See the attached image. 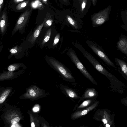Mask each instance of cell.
Returning a JSON list of instances; mask_svg holds the SVG:
<instances>
[{
	"label": "cell",
	"mask_w": 127,
	"mask_h": 127,
	"mask_svg": "<svg viewBox=\"0 0 127 127\" xmlns=\"http://www.w3.org/2000/svg\"><path fill=\"white\" fill-rule=\"evenodd\" d=\"M6 119L9 123L12 124L17 123L20 119L19 116L14 113H12L9 114L6 117Z\"/></svg>",
	"instance_id": "obj_12"
},
{
	"label": "cell",
	"mask_w": 127,
	"mask_h": 127,
	"mask_svg": "<svg viewBox=\"0 0 127 127\" xmlns=\"http://www.w3.org/2000/svg\"><path fill=\"white\" fill-rule=\"evenodd\" d=\"M49 60L51 65L65 78L68 79L73 78L71 74L60 62L51 58L49 59Z\"/></svg>",
	"instance_id": "obj_7"
},
{
	"label": "cell",
	"mask_w": 127,
	"mask_h": 127,
	"mask_svg": "<svg viewBox=\"0 0 127 127\" xmlns=\"http://www.w3.org/2000/svg\"><path fill=\"white\" fill-rule=\"evenodd\" d=\"M15 74L13 71H8L0 74V81L10 79L13 77Z\"/></svg>",
	"instance_id": "obj_15"
},
{
	"label": "cell",
	"mask_w": 127,
	"mask_h": 127,
	"mask_svg": "<svg viewBox=\"0 0 127 127\" xmlns=\"http://www.w3.org/2000/svg\"><path fill=\"white\" fill-rule=\"evenodd\" d=\"M2 4H1L0 5V9L1 7L2 6Z\"/></svg>",
	"instance_id": "obj_34"
},
{
	"label": "cell",
	"mask_w": 127,
	"mask_h": 127,
	"mask_svg": "<svg viewBox=\"0 0 127 127\" xmlns=\"http://www.w3.org/2000/svg\"><path fill=\"white\" fill-rule=\"evenodd\" d=\"M29 2V0H27L22 2L19 4L16 7L17 10H21L26 7Z\"/></svg>",
	"instance_id": "obj_21"
},
{
	"label": "cell",
	"mask_w": 127,
	"mask_h": 127,
	"mask_svg": "<svg viewBox=\"0 0 127 127\" xmlns=\"http://www.w3.org/2000/svg\"><path fill=\"white\" fill-rule=\"evenodd\" d=\"M22 65L19 63H16L10 65L8 67V71H13L18 69Z\"/></svg>",
	"instance_id": "obj_19"
},
{
	"label": "cell",
	"mask_w": 127,
	"mask_h": 127,
	"mask_svg": "<svg viewBox=\"0 0 127 127\" xmlns=\"http://www.w3.org/2000/svg\"><path fill=\"white\" fill-rule=\"evenodd\" d=\"M31 121V126L32 127H35V124L34 122L32 121V117L30 116Z\"/></svg>",
	"instance_id": "obj_29"
},
{
	"label": "cell",
	"mask_w": 127,
	"mask_h": 127,
	"mask_svg": "<svg viewBox=\"0 0 127 127\" xmlns=\"http://www.w3.org/2000/svg\"><path fill=\"white\" fill-rule=\"evenodd\" d=\"M42 95V90L36 86H34L29 88L24 96L26 98H34Z\"/></svg>",
	"instance_id": "obj_8"
},
{
	"label": "cell",
	"mask_w": 127,
	"mask_h": 127,
	"mask_svg": "<svg viewBox=\"0 0 127 127\" xmlns=\"http://www.w3.org/2000/svg\"><path fill=\"white\" fill-rule=\"evenodd\" d=\"M43 2L46 4H47V0H41Z\"/></svg>",
	"instance_id": "obj_31"
},
{
	"label": "cell",
	"mask_w": 127,
	"mask_h": 127,
	"mask_svg": "<svg viewBox=\"0 0 127 127\" xmlns=\"http://www.w3.org/2000/svg\"><path fill=\"white\" fill-rule=\"evenodd\" d=\"M6 15L5 12H3L0 20V29L2 33L5 31L6 26Z\"/></svg>",
	"instance_id": "obj_13"
},
{
	"label": "cell",
	"mask_w": 127,
	"mask_h": 127,
	"mask_svg": "<svg viewBox=\"0 0 127 127\" xmlns=\"http://www.w3.org/2000/svg\"><path fill=\"white\" fill-rule=\"evenodd\" d=\"M44 21L40 25L38 26L34 32L31 37V41L32 43H34L37 37L38 36L41 29L44 25Z\"/></svg>",
	"instance_id": "obj_14"
},
{
	"label": "cell",
	"mask_w": 127,
	"mask_h": 127,
	"mask_svg": "<svg viewBox=\"0 0 127 127\" xmlns=\"http://www.w3.org/2000/svg\"><path fill=\"white\" fill-rule=\"evenodd\" d=\"M64 89L68 95L70 97L72 98H78V96L76 94L71 90L66 88H65Z\"/></svg>",
	"instance_id": "obj_20"
},
{
	"label": "cell",
	"mask_w": 127,
	"mask_h": 127,
	"mask_svg": "<svg viewBox=\"0 0 127 127\" xmlns=\"http://www.w3.org/2000/svg\"><path fill=\"white\" fill-rule=\"evenodd\" d=\"M51 33V29L50 28L46 32L45 35L42 42V45H43L50 38Z\"/></svg>",
	"instance_id": "obj_18"
},
{
	"label": "cell",
	"mask_w": 127,
	"mask_h": 127,
	"mask_svg": "<svg viewBox=\"0 0 127 127\" xmlns=\"http://www.w3.org/2000/svg\"><path fill=\"white\" fill-rule=\"evenodd\" d=\"M3 0H0V5L2 4Z\"/></svg>",
	"instance_id": "obj_33"
},
{
	"label": "cell",
	"mask_w": 127,
	"mask_h": 127,
	"mask_svg": "<svg viewBox=\"0 0 127 127\" xmlns=\"http://www.w3.org/2000/svg\"><path fill=\"white\" fill-rule=\"evenodd\" d=\"M64 2H65V3H69V2L68 0H62Z\"/></svg>",
	"instance_id": "obj_32"
},
{
	"label": "cell",
	"mask_w": 127,
	"mask_h": 127,
	"mask_svg": "<svg viewBox=\"0 0 127 127\" xmlns=\"http://www.w3.org/2000/svg\"><path fill=\"white\" fill-rule=\"evenodd\" d=\"M115 61L119 66L122 72L126 76H127V64L123 60L115 58Z\"/></svg>",
	"instance_id": "obj_11"
},
{
	"label": "cell",
	"mask_w": 127,
	"mask_h": 127,
	"mask_svg": "<svg viewBox=\"0 0 127 127\" xmlns=\"http://www.w3.org/2000/svg\"><path fill=\"white\" fill-rule=\"evenodd\" d=\"M117 47L122 53L127 55V38L123 35L120 38L119 40L117 42Z\"/></svg>",
	"instance_id": "obj_9"
},
{
	"label": "cell",
	"mask_w": 127,
	"mask_h": 127,
	"mask_svg": "<svg viewBox=\"0 0 127 127\" xmlns=\"http://www.w3.org/2000/svg\"><path fill=\"white\" fill-rule=\"evenodd\" d=\"M32 11V9H28L23 13L18 19L13 32H16L22 30L26 24L29 18Z\"/></svg>",
	"instance_id": "obj_6"
},
{
	"label": "cell",
	"mask_w": 127,
	"mask_h": 127,
	"mask_svg": "<svg viewBox=\"0 0 127 127\" xmlns=\"http://www.w3.org/2000/svg\"><path fill=\"white\" fill-rule=\"evenodd\" d=\"M98 103V101H96L85 109L75 112L72 114V118L73 119H76L85 115L88 112L95 108L97 105Z\"/></svg>",
	"instance_id": "obj_10"
},
{
	"label": "cell",
	"mask_w": 127,
	"mask_h": 127,
	"mask_svg": "<svg viewBox=\"0 0 127 127\" xmlns=\"http://www.w3.org/2000/svg\"><path fill=\"white\" fill-rule=\"evenodd\" d=\"M86 43L93 51L107 64L115 68H116L100 46L95 42L91 40H87Z\"/></svg>",
	"instance_id": "obj_3"
},
{
	"label": "cell",
	"mask_w": 127,
	"mask_h": 127,
	"mask_svg": "<svg viewBox=\"0 0 127 127\" xmlns=\"http://www.w3.org/2000/svg\"><path fill=\"white\" fill-rule=\"evenodd\" d=\"M93 5L94 6H95L97 2V0H91Z\"/></svg>",
	"instance_id": "obj_28"
},
{
	"label": "cell",
	"mask_w": 127,
	"mask_h": 127,
	"mask_svg": "<svg viewBox=\"0 0 127 127\" xmlns=\"http://www.w3.org/2000/svg\"><path fill=\"white\" fill-rule=\"evenodd\" d=\"M18 50L19 49L18 47L16 46L11 49L10 52L12 54H15L18 52Z\"/></svg>",
	"instance_id": "obj_26"
},
{
	"label": "cell",
	"mask_w": 127,
	"mask_h": 127,
	"mask_svg": "<svg viewBox=\"0 0 127 127\" xmlns=\"http://www.w3.org/2000/svg\"><path fill=\"white\" fill-rule=\"evenodd\" d=\"M77 47L84 57L92 64L94 67L100 73L108 77H111L113 75L103 67L96 59L88 53L81 44Z\"/></svg>",
	"instance_id": "obj_2"
},
{
	"label": "cell",
	"mask_w": 127,
	"mask_h": 127,
	"mask_svg": "<svg viewBox=\"0 0 127 127\" xmlns=\"http://www.w3.org/2000/svg\"><path fill=\"white\" fill-rule=\"evenodd\" d=\"M77 15L82 19L86 15L91 4V0H74Z\"/></svg>",
	"instance_id": "obj_5"
},
{
	"label": "cell",
	"mask_w": 127,
	"mask_h": 127,
	"mask_svg": "<svg viewBox=\"0 0 127 127\" xmlns=\"http://www.w3.org/2000/svg\"><path fill=\"white\" fill-rule=\"evenodd\" d=\"M112 7V5H110L92 15L90 18L93 27L96 28L102 25L109 20Z\"/></svg>",
	"instance_id": "obj_1"
},
{
	"label": "cell",
	"mask_w": 127,
	"mask_h": 127,
	"mask_svg": "<svg viewBox=\"0 0 127 127\" xmlns=\"http://www.w3.org/2000/svg\"><path fill=\"white\" fill-rule=\"evenodd\" d=\"M104 114L103 118L102 119V121L104 124H107L109 121V119L108 116L106 113H104Z\"/></svg>",
	"instance_id": "obj_24"
},
{
	"label": "cell",
	"mask_w": 127,
	"mask_h": 127,
	"mask_svg": "<svg viewBox=\"0 0 127 127\" xmlns=\"http://www.w3.org/2000/svg\"><path fill=\"white\" fill-rule=\"evenodd\" d=\"M11 91L10 89L5 90L0 96V104L2 103L5 100Z\"/></svg>",
	"instance_id": "obj_17"
},
{
	"label": "cell",
	"mask_w": 127,
	"mask_h": 127,
	"mask_svg": "<svg viewBox=\"0 0 127 127\" xmlns=\"http://www.w3.org/2000/svg\"><path fill=\"white\" fill-rule=\"evenodd\" d=\"M25 0H14V2L16 3L22 2Z\"/></svg>",
	"instance_id": "obj_30"
},
{
	"label": "cell",
	"mask_w": 127,
	"mask_h": 127,
	"mask_svg": "<svg viewBox=\"0 0 127 127\" xmlns=\"http://www.w3.org/2000/svg\"><path fill=\"white\" fill-rule=\"evenodd\" d=\"M39 106L37 105H36L33 108V111L36 112L38 111L39 110Z\"/></svg>",
	"instance_id": "obj_27"
},
{
	"label": "cell",
	"mask_w": 127,
	"mask_h": 127,
	"mask_svg": "<svg viewBox=\"0 0 127 127\" xmlns=\"http://www.w3.org/2000/svg\"><path fill=\"white\" fill-rule=\"evenodd\" d=\"M60 38V35L58 33L55 36L54 40L53 45H56L59 42Z\"/></svg>",
	"instance_id": "obj_25"
},
{
	"label": "cell",
	"mask_w": 127,
	"mask_h": 127,
	"mask_svg": "<svg viewBox=\"0 0 127 127\" xmlns=\"http://www.w3.org/2000/svg\"><path fill=\"white\" fill-rule=\"evenodd\" d=\"M90 100H87L83 101L78 107V109L86 107L89 105L91 102Z\"/></svg>",
	"instance_id": "obj_22"
},
{
	"label": "cell",
	"mask_w": 127,
	"mask_h": 127,
	"mask_svg": "<svg viewBox=\"0 0 127 127\" xmlns=\"http://www.w3.org/2000/svg\"><path fill=\"white\" fill-rule=\"evenodd\" d=\"M96 95V91L94 89H89L87 90L85 92L84 98H87L93 97Z\"/></svg>",
	"instance_id": "obj_16"
},
{
	"label": "cell",
	"mask_w": 127,
	"mask_h": 127,
	"mask_svg": "<svg viewBox=\"0 0 127 127\" xmlns=\"http://www.w3.org/2000/svg\"><path fill=\"white\" fill-rule=\"evenodd\" d=\"M68 55L72 61L83 75L93 83L97 85L93 78L81 62L74 50L72 49H70Z\"/></svg>",
	"instance_id": "obj_4"
},
{
	"label": "cell",
	"mask_w": 127,
	"mask_h": 127,
	"mask_svg": "<svg viewBox=\"0 0 127 127\" xmlns=\"http://www.w3.org/2000/svg\"><path fill=\"white\" fill-rule=\"evenodd\" d=\"M44 21V25L45 26L47 27L50 26L52 25L53 20L52 18L50 17V18H48L47 19H45Z\"/></svg>",
	"instance_id": "obj_23"
}]
</instances>
